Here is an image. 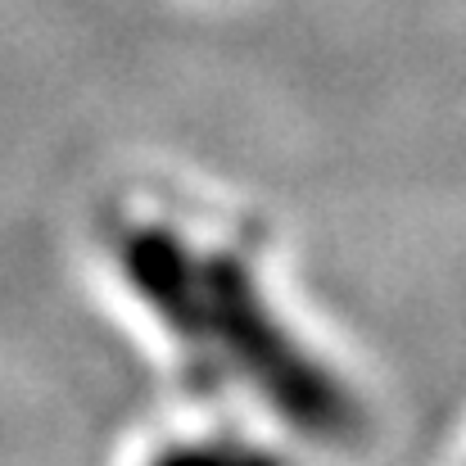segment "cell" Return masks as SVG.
<instances>
[{
    "label": "cell",
    "mask_w": 466,
    "mask_h": 466,
    "mask_svg": "<svg viewBox=\"0 0 466 466\" xmlns=\"http://www.w3.org/2000/svg\"><path fill=\"white\" fill-rule=\"evenodd\" d=\"M150 466H290L281 453L240 444V440H190L167 453H158Z\"/></svg>",
    "instance_id": "6da1fadb"
}]
</instances>
